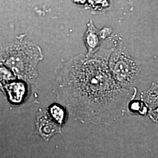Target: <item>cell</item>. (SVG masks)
Returning a JSON list of instances; mask_svg holds the SVG:
<instances>
[{
    "label": "cell",
    "instance_id": "cell-1",
    "mask_svg": "<svg viewBox=\"0 0 158 158\" xmlns=\"http://www.w3.org/2000/svg\"><path fill=\"white\" fill-rule=\"evenodd\" d=\"M114 49L80 55L61 73L63 98L74 118L84 124L110 125L124 115L136 89L127 90L113 78L108 59Z\"/></svg>",
    "mask_w": 158,
    "mask_h": 158
},
{
    "label": "cell",
    "instance_id": "cell-2",
    "mask_svg": "<svg viewBox=\"0 0 158 158\" xmlns=\"http://www.w3.org/2000/svg\"><path fill=\"white\" fill-rule=\"evenodd\" d=\"M108 68L114 79L122 88L134 90L140 73V68L135 59L123 48L114 49L108 59Z\"/></svg>",
    "mask_w": 158,
    "mask_h": 158
},
{
    "label": "cell",
    "instance_id": "cell-3",
    "mask_svg": "<svg viewBox=\"0 0 158 158\" xmlns=\"http://www.w3.org/2000/svg\"><path fill=\"white\" fill-rule=\"evenodd\" d=\"M65 117L64 110L57 105L42 111L36 123L38 133L46 141H49L53 135L61 132Z\"/></svg>",
    "mask_w": 158,
    "mask_h": 158
},
{
    "label": "cell",
    "instance_id": "cell-4",
    "mask_svg": "<svg viewBox=\"0 0 158 158\" xmlns=\"http://www.w3.org/2000/svg\"><path fill=\"white\" fill-rule=\"evenodd\" d=\"M111 33V29L105 27L102 30L97 29L90 21L87 24V28L84 35V42L87 49V56L93 55L100 48L102 40L107 38Z\"/></svg>",
    "mask_w": 158,
    "mask_h": 158
},
{
    "label": "cell",
    "instance_id": "cell-5",
    "mask_svg": "<svg viewBox=\"0 0 158 158\" xmlns=\"http://www.w3.org/2000/svg\"><path fill=\"white\" fill-rule=\"evenodd\" d=\"M141 99L150 110L158 107V85L153 83L147 90L141 93Z\"/></svg>",
    "mask_w": 158,
    "mask_h": 158
},
{
    "label": "cell",
    "instance_id": "cell-6",
    "mask_svg": "<svg viewBox=\"0 0 158 158\" xmlns=\"http://www.w3.org/2000/svg\"><path fill=\"white\" fill-rule=\"evenodd\" d=\"M113 0H87L85 8H89L91 13L103 12L111 6Z\"/></svg>",
    "mask_w": 158,
    "mask_h": 158
},
{
    "label": "cell",
    "instance_id": "cell-7",
    "mask_svg": "<svg viewBox=\"0 0 158 158\" xmlns=\"http://www.w3.org/2000/svg\"><path fill=\"white\" fill-rule=\"evenodd\" d=\"M149 115L150 118L153 122L158 123V107L152 110H150L149 112Z\"/></svg>",
    "mask_w": 158,
    "mask_h": 158
}]
</instances>
